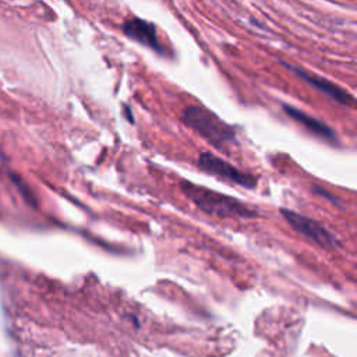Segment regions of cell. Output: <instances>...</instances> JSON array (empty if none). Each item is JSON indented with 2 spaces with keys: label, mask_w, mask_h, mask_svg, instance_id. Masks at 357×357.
Segmentation results:
<instances>
[{
  "label": "cell",
  "mask_w": 357,
  "mask_h": 357,
  "mask_svg": "<svg viewBox=\"0 0 357 357\" xmlns=\"http://www.w3.org/2000/svg\"><path fill=\"white\" fill-rule=\"evenodd\" d=\"M180 187H181V191L188 197V199L205 213L216 215L222 218H243V219L255 218L258 215L257 211H254L248 205L243 204L241 201L230 195L209 190L202 185H197L185 180L180 181Z\"/></svg>",
  "instance_id": "cell-1"
},
{
  "label": "cell",
  "mask_w": 357,
  "mask_h": 357,
  "mask_svg": "<svg viewBox=\"0 0 357 357\" xmlns=\"http://www.w3.org/2000/svg\"><path fill=\"white\" fill-rule=\"evenodd\" d=\"M184 124L198 132L211 145L220 151H227L237 145V135L234 127L223 121L213 112L201 105H190L184 109L181 116Z\"/></svg>",
  "instance_id": "cell-2"
},
{
  "label": "cell",
  "mask_w": 357,
  "mask_h": 357,
  "mask_svg": "<svg viewBox=\"0 0 357 357\" xmlns=\"http://www.w3.org/2000/svg\"><path fill=\"white\" fill-rule=\"evenodd\" d=\"M197 165L202 172L216 176L220 180L229 181L236 185H241V187L252 190L258 184V178L255 176H252L247 172L238 170L236 166H233L227 160H225L211 152H202L198 156Z\"/></svg>",
  "instance_id": "cell-3"
},
{
  "label": "cell",
  "mask_w": 357,
  "mask_h": 357,
  "mask_svg": "<svg viewBox=\"0 0 357 357\" xmlns=\"http://www.w3.org/2000/svg\"><path fill=\"white\" fill-rule=\"evenodd\" d=\"M282 216L286 219V222L300 234L304 237L312 240L314 243L322 245V247H336L339 245V240L336 236L329 231L322 223H319L315 219H311L305 215H301L296 211L280 208Z\"/></svg>",
  "instance_id": "cell-4"
},
{
  "label": "cell",
  "mask_w": 357,
  "mask_h": 357,
  "mask_svg": "<svg viewBox=\"0 0 357 357\" xmlns=\"http://www.w3.org/2000/svg\"><path fill=\"white\" fill-rule=\"evenodd\" d=\"M282 66H284L289 71L294 73L297 77H300L303 81H305L307 84H310L311 86H315L318 91L324 92L326 96H329L331 99H333L335 102L340 103V105H346V106H351L353 105V96L344 91L342 86L336 85L335 82L324 78V77H319V75H315V74H311V73H307L304 71L303 68L297 67V66H293L290 63H286V61H280Z\"/></svg>",
  "instance_id": "cell-5"
},
{
  "label": "cell",
  "mask_w": 357,
  "mask_h": 357,
  "mask_svg": "<svg viewBox=\"0 0 357 357\" xmlns=\"http://www.w3.org/2000/svg\"><path fill=\"white\" fill-rule=\"evenodd\" d=\"M123 32L130 39L141 43L142 46H146L148 49H151L159 54L166 53L163 49V45L160 43V40L158 38L155 24H152L144 18L134 17V18L126 21L123 24Z\"/></svg>",
  "instance_id": "cell-6"
},
{
  "label": "cell",
  "mask_w": 357,
  "mask_h": 357,
  "mask_svg": "<svg viewBox=\"0 0 357 357\" xmlns=\"http://www.w3.org/2000/svg\"><path fill=\"white\" fill-rule=\"evenodd\" d=\"M284 113L291 117L294 121H297L298 124H301L305 130H308L310 132H312L314 135L325 139V141H329L332 144L337 142V135L335 132V130L332 127H329L326 123L310 116L308 113H305L304 110H300L294 106H290V105H286L283 103L282 105Z\"/></svg>",
  "instance_id": "cell-7"
},
{
  "label": "cell",
  "mask_w": 357,
  "mask_h": 357,
  "mask_svg": "<svg viewBox=\"0 0 357 357\" xmlns=\"http://www.w3.org/2000/svg\"><path fill=\"white\" fill-rule=\"evenodd\" d=\"M312 191H314L315 194L321 195V197H326L328 199H331V202H337V201H339L336 197H333L332 194H329L328 191H325V188H322V187H319V185H314V187H312Z\"/></svg>",
  "instance_id": "cell-8"
},
{
  "label": "cell",
  "mask_w": 357,
  "mask_h": 357,
  "mask_svg": "<svg viewBox=\"0 0 357 357\" xmlns=\"http://www.w3.org/2000/svg\"><path fill=\"white\" fill-rule=\"evenodd\" d=\"M124 109H126V114L128 116V120H130L131 123H134V119H132V117H131V114H130V109H128V106H126V105H124Z\"/></svg>",
  "instance_id": "cell-9"
}]
</instances>
